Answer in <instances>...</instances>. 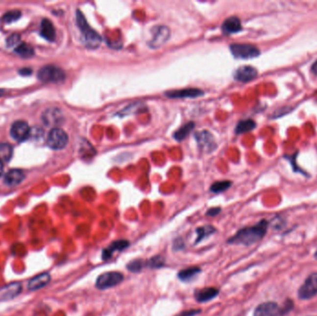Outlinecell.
Instances as JSON below:
<instances>
[{
    "label": "cell",
    "instance_id": "obj_29",
    "mask_svg": "<svg viewBox=\"0 0 317 316\" xmlns=\"http://www.w3.org/2000/svg\"><path fill=\"white\" fill-rule=\"evenodd\" d=\"M22 16V13L20 10L18 9H14V10H10L9 12L5 13L4 16L2 18V21L5 24H11L13 22H16Z\"/></svg>",
    "mask_w": 317,
    "mask_h": 316
},
{
    "label": "cell",
    "instance_id": "obj_24",
    "mask_svg": "<svg viewBox=\"0 0 317 316\" xmlns=\"http://www.w3.org/2000/svg\"><path fill=\"white\" fill-rule=\"evenodd\" d=\"M194 127H195V124L192 122L186 123L185 125H183L182 127H180L174 133V135H173L174 139H176L177 141H181V140L185 139L186 137L189 136L190 132L194 129Z\"/></svg>",
    "mask_w": 317,
    "mask_h": 316
},
{
    "label": "cell",
    "instance_id": "obj_18",
    "mask_svg": "<svg viewBox=\"0 0 317 316\" xmlns=\"http://www.w3.org/2000/svg\"><path fill=\"white\" fill-rule=\"evenodd\" d=\"M219 295V291L215 288H205L195 291L194 297L197 302H208Z\"/></svg>",
    "mask_w": 317,
    "mask_h": 316
},
{
    "label": "cell",
    "instance_id": "obj_33",
    "mask_svg": "<svg viewBox=\"0 0 317 316\" xmlns=\"http://www.w3.org/2000/svg\"><path fill=\"white\" fill-rule=\"evenodd\" d=\"M199 313H200V310H189V311H185L176 316H195Z\"/></svg>",
    "mask_w": 317,
    "mask_h": 316
},
{
    "label": "cell",
    "instance_id": "obj_5",
    "mask_svg": "<svg viewBox=\"0 0 317 316\" xmlns=\"http://www.w3.org/2000/svg\"><path fill=\"white\" fill-rule=\"evenodd\" d=\"M123 280V274L120 272H107V273L100 274L96 281V288L100 290V291H105L112 289L113 287L118 286L119 284L122 282Z\"/></svg>",
    "mask_w": 317,
    "mask_h": 316
},
{
    "label": "cell",
    "instance_id": "obj_27",
    "mask_svg": "<svg viewBox=\"0 0 317 316\" xmlns=\"http://www.w3.org/2000/svg\"><path fill=\"white\" fill-rule=\"evenodd\" d=\"M14 52L19 56L24 57V58H30V57L34 56V49L30 45H27L26 43L18 45L14 49Z\"/></svg>",
    "mask_w": 317,
    "mask_h": 316
},
{
    "label": "cell",
    "instance_id": "obj_32",
    "mask_svg": "<svg viewBox=\"0 0 317 316\" xmlns=\"http://www.w3.org/2000/svg\"><path fill=\"white\" fill-rule=\"evenodd\" d=\"M20 42V35L17 34H12L10 35L9 38L7 39L6 41V44L9 48H11V47H14V46H17V44H19Z\"/></svg>",
    "mask_w": 317,
    "mask_h": 316
},
{
    "label": "cell",
    "instance_id": "obj_34",
    "mask_svg": "<svg viewBox=\"0 0 317 316\" xmlns=\"http://www.w3.org/2000/svg\"><path fill=\"white\" fill-rule=\"evenodd\" d=\"M220 211H221V209L220 208H212V209H210L208 212H207V215L208 216H215V215H217V214H219L220 213Z\"/></svg>",
    "mask_w": 317,
    "mask_h": 316
},
{
    "label": "cell",
    "instance_id": "obj_23",
    "mask_svg": "<svg viewBox=\"0 0 317 316\" xmlns=\"http://www.w3.org/2000/svg\"><path fill=\"white\" fill-rule=\"evenodd\" d=\"M13 154V147L9 143H0V162L8 163Z\"/></svg>",
    "mask_w": 317,
    "mask_h": 316
},
{
    "label": "cell",
    "instance_id": "obj_8",
    "mask_svg": "<svg viewBox=\"0 0 317 316\" xmlns=\"http://www.w3.org/2000/svg\"><path fill=\"white\" fill-rule=\"evenodd\" d=\"M317 295V273L310 274L299 290V298L309 299Z\"/></svg>",
    "mask_w": 317,
    "mask_h": 316
},
{
    "label": "cell",
    "instance_id": "obj_13",
    "mask_svg": "<svg viewBox=\"0 0 317 316\" xmlns=\"http://www.w3.org/2000/svg\"><path fill=\"white\" fill-rule=\"evenodd\" d=\"M22 291H23V287L20 283H11L9 285H6L5 287L0 289V300L5 301V300L15 299L21 294Z\"/></svg>",
    "mask_w": 317,
    "mask_h": 316
},
{
    "label": "cell",
    "instance_id": "obj_15",
    "mask_svg": "<svg viewBox=\"0 0 317 316\" xmlns=\"http://www.w3.org/2000/svg\"><path fill=\"white\" fill-rule=\"evenodd\" d=\"M51 280V276L49 273H42L37 274L29 280L27 288L31 291H39L45 288Z\"/></svg>",
    "mask_w": 317,
    "mask_h": 316
},
{
    "label": "cell",
    "instance_id": "obj_35",
    "mask_svg": "<svg viewBox=\"0 0 317 316\" xmlns=\"http://www.w3.org/2000/svg\"><path fill=\"white\" fill-rule=\"evenodd\" d=\"M19 73H21V75H30L32 73V70L26 68L22 69Z\"/></svg>",
    "mask_w": 317,
    "mask_h": 316
},
{
    "label": "cell",
    "instance_id": "obj_37",
    "mask_svg": "<svg viewBox=\"0 0 317 316\" xmlns=\"http://www.w3.org/2000/svg\"><path fill=\"white\" fill-rule=\"evenodd\" d=\"M3 170H4V165H3V163L0 162V177H1L2 173H3Z\"/></svg>",
    "mask_w": 317,
    "mask_h": 316
},
{
    "label": "cell",
    "instance_id": "obj_19",
    "mask_svg": "<svg viewBox=\"0 0 317 316\" xmlns=\"http://www.w3.org/2000/svg\"><path fill=\"white\" fill-rule=\"evenodd\" d=\"M241 30V22L239 18L235 16L226 19L222 25V31L223 34H236L240 32Z\"/></svg>",
    "mask_w": 317,
    "mask_h": 316
},
{
    "label": "cell",
    "instance_id": "obj_25",
    "mask_svg": "<svg viewBox=\"0 0 317 316\" xmlns=\"http://www.w3.org/2000/svg\"><path fill=\"white\" fill-rule=\"evenodd\" d=\"M216 229H215L214 226L212 225H204V226H201V227H198L197 228V240H196V244L199 243L200 241H202L203 240H205L207 238H209L210 236L214 235Z\"/></svg>",
    "mask_w": 317,
    "mask_h": 316
},
{
    "label": "cell",
    "instance_id": "obj_28",
    "mask_svg": "<svg viewBox=\"0 0 317 316\" xmlns=\"http://www.w3.org/2000/svg\"><path fill=\"white\" fill-rule=\"evenodd\" d=\"M231 182L230 181H219L216 182L215 184H213V186L210 188V190L213 193H221L225 191L226 189L231 187Z\"/></svg>",
    "mask_w": 317,
    "mask_h": 316
},
{
    "label": "cell",
    "instance_id": "obj_20",
    "mask_svg": "<svg viewBox=\"0 0 317 316\" xmlns=\"http://www.w3.org/2000/svg\"><path fill=\"white\" fill-rule=\"evenodd\" d=\"M40 34L46 40L53 42L56 39V30L51 22L49 19H44L40 26Z\"/></svg>",
    "mask_w": 317,
    "mask_h": 316
},
{
    "label": "cell",
    "instance_id": "obj_14",
    "mask_svg": "<svg viewBox=\"0 0 317 316\" xmlns=\"http://www.w3.org/2000/svg\"><path fill=\"white\" fill-rule=\"evenodd\" d=\"M204 95V92L197 88H189L181 90H171L165 93V97L169 98H194Z\"/></svg>",
    "mask_w": 317,
    "mask_h": 316
},
{
    "label": "cell",
    "instance_id": "obj_26",
    "mask_svg": "<svg viewBox=\"0 0 317 316\" xmlns=\"http://www.w3.org/2000/svg\"><path fill=\"white\" fill-rule=\"evenodd\" d=\"M255 127H256V123L253 120L249 119V120L241 121L238 123V125L236 127V133L238 135L244 134V133H247L249 131H252Z\"/></svg>",
    "mask_w": 317,
    "mask_h": 316
},
{
    "label": "cell",
    "instance_id": "obj_17",
    "mask_svg": "<svg viewBox=\"0 0 317 316\" xmlns=\"http://www.w3.org/2000/svg\"><path fill=\"white\" fill-rule=\"evenodd\" d=\"M25 178V174L22 170L12 169L9 170L4 177V183L9 187H16Z\"/></svg>",
    "mask_w": 317,
    "mask_h": 316
},
{
    "label": "cell",
    "instance_id": "obj_9",
    "mask_svg": "<svg viewBox=\"0 0 317 316\" xmlns=\"http://www.w3.org/2000/svg\"><path fill=\"white\" fill-rule=\"evenodd\" d=\"M195 138L197 140L198 147L206 153H210L213 150H215L216 147V142H215V137L210 132L208 131L197 132L195 135Z\"/></svg>",
    "mask_w": 317,
    "mask_h": 316
},
{
    "label": "cell",
    "instance_id": "obj_1",
    "mask_svg": "<svg viewBox=\"0 0 317 316\" xmlns=\"http://www.w3.org/2000/svg\"><path fill=\"white\" fill-rule=\"evenodd\" d=\"M267 228H268V222H266V220H263L253 226L245 227L238 231L234 237H232L227 240V243L233 245H244V246L255 244L265 237Z\"/></svg>",
    "mask_w": 317,
    "mask_h": 316
},
{
    "label": "cell",
    "instance_id": "obj_31",
    "mask_svg": "<svg viewBox=\"0 0 317 316\" xmlns=\"http://www.w3.org/2000/svg\"><path fill=\"white\" fill-rule=\"evenodd\" d=\"M144 265H145L144 262L142 260H134V261L130 262L126 267L132 273H138L142 270Z\"/></svg>",
    "mask_w": 317,
    "mask_h": 316
},
{
    "label": "cell",
    "instance_id": "obj_2",
    "mask_svg": "<svg viewBox=\"0 0 317 316\" xmlns=\"http://www.w3.org/2000/svg\"><path fill=\"white\" fill-rule=\"evenodd\" d=\"M76 24L85 46L91 49H98L101 43V37L87 24L86 18L80 10H76Z\"/></svg>",
    "mask_w": 317,
    "mask_h": 316
},
{
    "label": "cell",
    "instance_id": "obj_7",
    "mask_svg": "<svg viewBox=\"0 0 317 316\" xmlns=\"http://www.w3.org/2000/svg\"><path fill=\"white\" fill-rule=\"evenodd\" d=\"M170 29L166 26H156L152 29V38L148 42L151 49H159L166 43L170 38Z\"/></svg>",
    "mask_w": 317,
    "mask_h": 316
},
{
    "label": "cell",
    "instance_id": "obj_39",
    "mask_svg": "<svg viewBox=\"0 0 317 316\" xmlns=\"http://www.w3.org/2000/svg\"><path fill=\"white\" fill-rule=\"evenodd\" d=\"M316 256H317V254H316Z\"/></svg>",
    "mask_w": 317,
    "mask_h": 316
},
{
    "label": "cell",
    "instance_id": "obj_4",
    "mask_svg": "<svg viewBox=\"0 0 317 316\" xmlns=\"http://www.w3.org/2000/svg\"><path fill=\"white\" fill-rule=\"evenodd\" d=\"M230 51L236 59L240 60L254 59L261 54L257 47L250 44H232Z\"/></svg>",
    "mask_w": 317,
    "mask_h": 316
},
{
    "label": "cell",
    "instance_id": "obj_22",
    "mask_svg": "<svg viewBox=\"0 0 317 316\" xmlns=\"http://www.w3.org/2000/svg\"><path fill=\"white\" fill-rule=\"evenodd\" d=\"M200 272H201V269L198 267H196V266L189 267L187 269L181 270L180 272L178 273V278L180 279L181 281L189 282L192 279H194L198 273H200Z\"/></svg>",
    "mask_w": 317,
    "mask_h": 316
},
{
    "label": "cell",
    "instance_id": "obj_21",
    "mask_svg": "<svg viewBox=\"0 0 317 316\" xmlns=\"http://www.w3.org/2000/svg\"><path fill=\"white\" fill-rule=\"evenodd\" d=\"M62 119L63 117L61 112L56 109H50L49 111H46L43 114V122L47 125L59 124Z\"/></svg>",
    "mask_w": 317,
    "mask_h": 316
},
{
    "label": "cell",
    "instance_id": "obj_38",
    "mask_svg": "<svg viewBox=\"0 0 317 316\" xmlns=\"http://www.w3.org/2000/svg\"><path fill=\"white\" fill-rule=\"evenodd\" d=\"M4 93H5V91H4V90H2V89H0V97L4 95Z\"/></svg>",
    "mask_w": 317,
    "mask_h": 316
},
{
    "label": "cell",
    "instance_id": "obj_6",
    "mask_svg": "<svg viewBox=\"0 0 317 316\" xmlns=\"http://www.w3.org/2000/svg\"><path fill=\"white\" fill-rule=\"evenodd\" d=\"M69 137L68 135L64 130L60 128H53L49 132L47 144L48 146L55 150H60L63 149L66 146L68 145Z\"/></svg>",
    "mask_w": 317,
    "mask_h": 316
},
{
    "label": "cell",
    "instance_id": "obj_11",
    "mask_svg": "<svg viewBox=\"0 0 317 316\" xmlns=\"http://www.w3.org/2000/svg\"><path fill=\"white\" fill-rule=\"evenodd\" d=\"M258 76V71L252 66L245 65L241 66L235 72V80L241 83H248L254 80Z\"/></svg>",
    "mask_w": 317,
    "mask_h": 316
},
{
    "label": "cell",
    "instance_id": "obj_30",
    "mask_svg": "<svg viewBox=\"0 0 317 316\" xmlns=\"http://www.w3.org/2000/svg\"><path fill=\"white\" fill-rule=\"evenodd\" d=\"M145 265L151 269H158L164 265V259L162 256H155L148 260Z\"/></svg>",
    "mask_w": 317,
    "mask_h": 316
},
{
    "label": "cell",
    "instance_id": "obj_16",
    "mask_svg": "<svg viewBox=\"0 0 317 316\" xmlns=\"http://www.w3.org/2000/svg\"><path fill=\"white\" fill-rule=\"evenodd\" d=\"M130 245L128 240H116L113 241L112 244L105 248L102 252V259L103 260H109L112 258V255L114 252L116 251H122L123 249L128 247Z\"/></svg>",
    "mask_w": 317,
    "mask_h": 316
},
{
    "label": "cell",
    "instance_id": "obj_12",
    "mask_svg": "<svg viewBox=\"0 0 317 316\" xmlns=\"http://www.w3.org/2000/svg\"><path fill=\"white\" fill-rule=\"evenodd\" d=\"M280 315L281 310L279 306L275 302L268 301L257 306L253 316H279Z\"/></svg>",
    "mask_w": 317,
    "mask_h": 316
},
{
    "label": "cell",
    "instance_id": "obj_10",
    "mask_svg": "<svg viewBox=\"0 0 317 316\" xmlns=\"http://www.w3.org/2000/svg\"><path fill=\"white\" fill-rule=\"evenodd\" d=\"M30 134L28 123L24 121H16L12 123L10 128V136L18 142H22L27 139Z\"/></svg>",
    "mask_w": 317,
    "mask_h": 316
},
{
    "label": "cell",
    "instance_id": "obj_36",
    "mask_svg": "<svg viewBox=\"0 0 317 316\" xmlns=\"http://www.w3.org/2000/svg\"><path fill=\"white\" fill-rule=\"evenodd\" d=\"M311 70H312V72H313V73L314 74H316L317 76V60L312 65V68H311Z\"/></svg>",
    "mask_w": 317,
    "mask_h": 316
},
{
    "label": "cell",
    "instance_id": "obj_3",
    "mask_svg": "<svg viewBox=\"0 0 317 316\" xmlns=\"http://www.w3.org/2000/svg\"><path fill=\"white\" fill-rule=\"evenodd\" d=\"M37 77L43 83L60 84L64 82L66 74L62 69L53 65H48L39 70Z\"/></svg>",
    "mask_w": 317,
    "mask_h": 316
}]
</instances>
